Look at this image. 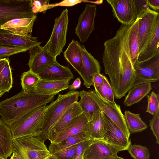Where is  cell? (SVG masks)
I'll return each mask as SVG.
<instances>
[{
	"label": "cell",
	"instance_id": "cell-1",
	"mask_svg": "<svg viewBox=\"0 0 159 159\" xmlns=\"http://www.w3.org/2000/svg\"><path fill=\"white\" fill-rule=\"evenodd\" d=\"M134 21L128 25H121L115 36L104 43V71L116 99L123 97L133 87L145 83L136 74L130 53V34Z\"/></svg>",
	"mask_w": 159,
	"mask_h": 159
},
{
	"label": "cell",
	"instance_id": "cell-2",
	"mask_svg": "<svg viewBox=\"0 0 159 159\" xmlns=\"http://www.w3.org/2000/svg\"><path fill=\"white\" fill-rule=\"evenodd\" d=\"M55 95L43 94L34 88L22 90L16 95L0 102L1 118L9 125L36 108L51 102Z\"/></svg>",
	"mask_w": 159,
	"mask_h": 159
},
{
	"label": "cell",
	"instance_id": "cell-3",
	"mask_svg": "<svg viewBox=\"0 0 159 159\" xmlns=\"http://www.w3.org/2000/svg\"><path fill=\"white\" fill-rule=\"evenodd\" d=\"M79 97V92L70 90L65 94H59L55 101L47 106L39 125L41 133L38 137L44 141L48 139L52 127L67 109L78 101Z\"/></svg>",
	"mask_w": 159,
	"mask_h": 159
},
{
	"label": "cell",
	"instance_id": "cell-4",
	"mask_svg": "<svg viewBox=\"0 0 159 159\" xmlns=\"http://www.w3.org/2000/svg\"><path fill=\"white\" fill-rule=\"evenodd\" d=\"M12 152L19 159H46L51 155L44 141L28 136L12 139Z\"/></svg>",
	"mask_w": 159,
	"mask_h": 159
},
{
	"label": "cell",
	"instance_id": "cell-5",
	"mask_svg": "<svg viewBox=\"0 0 159 159\" xmlns=\"http://www.w3.org/2000/svg\"><path fill=\"white\" fill-rule=\"evenodd\" d=\"M46 107L44 105L36 108L8 125L12 139L28 136L39 137L41 134L39 125Z\"/></svg>",
	"mask_w": 159,
	"mask_h": 159
},
{
	"label": "cell",
	"instance_id": "cell-6",
	"mask_svg": "<svg viewBox=\"0 0 159 159\" xmlns=\"http://www.w3.org/2000/svg\"><path fill=\"white\" fill-rule=\"evenodd\" d=\"M68 22V10L66 9L55 19L50 38L43 47L55 58L62 52L63 47L66 43Z\"/></svg>",
	"mask_w": 159,
	"mask_h": 159
},
{
	"label": "cell",
	"instance_id": "cell-7",
	"mask_svg": "<svg viewBox=\"0 0 159 159\" xmlns=\"http://www.w3.org/2000/svg\"><path fill=\"white\" fill-rule=\"evenodd\" d=\"M31 0H1L0 2L1 26L14 19L32 18L36 15L32 11Z\"/></svg>",
	"mask_w": 159,
	"mask_h": 159
},
{
	"label": "cell",
	"instance_id": "cell-8",
	"mask_svg": "<svg viewBox=\"0 0 159 159\" xmlns=\"http://www.w3.org/2000/svg\"><path fill=\"white\" fill-rule=\"evenodd\" d=\"M90 96L96 102L101 111L116 124L128 139L130 133L127 127L124 116L119 105L113 103L98 96L95 91H89Z\"/></svg>",
	"mask_w": 159,
	"mask_h": 159
},
{
	"label": "cell",
	"instance_id": "cell-9",
	"mask_svg": "<svg viewBox=\"0 0 159 159\" xmlns=\"http://www.w3.org/2000/svg\"><path fill=\"white\" fill-rule=\"evenodd\" d=\"M138 18L139 53L159 23V12L154 11L149 8Z\"/></svg>",
	"mask_w": 159,
	"mask_h": 159
},
{
	"label": "cell",
	"instance_id": "cell-10",
	"mask_svg": "<svg viewBox=\"0 0 159 159\" xmlns=\"http://www.w3.org/2000/svg\"><path fill=\"white\" fill-rule=\"evenodd\" d=\"M102 116L106 125V130L103 139L101 141L116 148L120 151L128 150L131 145V139H128L120 129L103 113Z\"/></svg>",
	"mask_w": 159,
	"mask_h": 159
},
{
	"label": "cell",
	"instance_id": "cell-11",
	"mask_svg": "<svg viewBox=\"0 0 159 159\" xmlns=\"http://www.w3.org/2000/svg\"><path fill=\"white\" fill-rule=\"evenodd\" d=\"M97 6L87 4L78 19L75 29V34L82 43L87 41L95 29V19L97 13Z\"/></svg>",
	"mask_w": 159,
	"mask_h": 159
},
{
	"label": "cell",
	"instance_id": "cell-12",
	"mask_svg": "<svg viewBox=\"0 0 159 159\" xmlns=\"http://www.w3.org/2000/svg\"><path fill=\"white\" fill-rule=\"evenodd\" d=\"M133 67L137 76L145 83L157 82L159 78V54L147 60L136 61Z\"/></svg>",
	"mask_w": 159,
	"mask_h": 159
},
{
	"label": "cell",
	"instance_id": "cell-13",
	"mask_svg": "<svg viewBox=\"0 0 159 159\" xmlns=\"http://www.w3.org/2000/svg\"><path fill=\"white\" fill-rule=\"evenodd\" d=\"M106 1L111 7L113 16L122 25H129L137 19L133 0Z\"/></svg>",
	"mask_w": 159,
	"mask_h": 159
},
{
	"label": "cell",
	"instance_id": "cell-14",
	"mask_svg": "<svg viewBox=\"0 0 159 159\" xmlns=\"http://www.w3.org/2000/svg\"><path fill=\"white\" fill-rule=\"evenodd\" d=\"M29 53L28 63L29 70L37 74L43 71L48 65L57 62L56 58L40 45L30 49Z\"/></svg>",
	"mask_w": 159,
	"mask_h": 159
},
{
	"label": "cell",
	"instance_id": "cell-15",
	"mask_svg": "<svg viewBox=\"0 0 159 159\" xmlns=\"http://www.w3.org/2000/svg\"><path fill=\"white\" fill-rule=\"evenodd\" d=\"M82 66L79 74L84 81V85L89 88L93 85L94 75L100 73L101 67L99 62L81 45Z\"/></svg>",
	"mask_w": 159,
	"mask_h": 159
},
{
	"label": "cell",
	"instance_id": "cell-16",
	"mask_svg": "<svg viewBox=\"0 0 159 159\" xmlns=\"http://www.w3.org/2000/svg\"><path fill=\"white\" fill-rule=\"evenodd\" d=\"M120 150L104 142L93 140L85 151L83 159H115Z\"/></svg>",
	"mask_w": 159,
	"mask_h": 159
},
{
	"label": "cell",
	"instance_id": "cell-17",
	"mask_svg": "<svg viewBox=\"0 0 159 159\" xmlns=\"http://www.w3.org/2000/svg\"><path fill=\"white\" fill-rule=\"evenodd\" d=\"M41 43L37 37L20 36L0 29V45L24 48L30 50Z\"/></svg>",
	"mask_w": 159,
	"mask_h": 159
},
{
	"label": "cell",
	"instance_id": "cell-18",
	"mask_svg": "<svg viewBox=\"0 0 159 159\" xmlns=\"http://www.w3.org/2000/svg\"><path fill=\"white\" fill-rule=\"evenodd\" d=\"M83 112L79 102L78 101L74 103L67 109L52 127L48 139L52 143L73 119Z\"/></svg>",
	"mask_w": 159,
	"mask_h": 159
},
{
	"label": "cell",
	"instance_id": "cell-19",
	"mask_svg": "<svg viewBox=\"0 0 159 159\" xmlns=\"http://www.w3.org/2000/svg\"><path fill=\"white\" fill-rule=\"evenodd\" d=\"M91 114L83 112L73 119L64 129L51 143H58L66 138L83 131L90 120Z\"/></svg>",
	"mask_w": 159,
	"mask_h": 159
},
{
	"label": "cell",
	"instance_id": "cell-20",
	"mask_svg": "<svg viewBox=\"0 0 159 159\" xmlns=\"http://www.w3.org/2000/svg\"><path fill=\"white\" fill-rule=\"evenodd\" d=\"M36 18L37 16L32 18L14 19L2 25L0 29L20 36H32L33 25Z\"/></svg>",
	"mask_w": 159,
	"mask_h": 159
},
{
	"label": "cell",
	"instance_id": "cell-21",
	"mask_svg": "<svg viewBox=\"0 0 159 159\" xmlns=\"http://www.w3.org/2000/svg\"><path fill=\"white\" fill-rule=\"evenodd\" d=\"M38 75L41 79L49 80L70 81L74 78L70 69L57 62L48 65Z\"/></svg>",
	"mask_w": 159,
	"mask_h": 159
},
{
	"label": "cell",
	"instance_id": "cell-22",
	"mask_svg": "<svg viewBox=\"0 0 159 159\" xmlns=\"http://www.w3.org/2000/svg\"><path fill=\"white\" fill-rule=\"evenodd\" d=\"M89 139L102 140L106 130V125L100 110L91 114L90 120L87 125Z\"/></svg>",
	"mask_w": 159,
	"mask_h": 159
},
{
	"label": "cell",
	"instance_id": "cell-23",
	"mask_svg": "<svg viewBox=\"0 0 159 159\" xmlns=\"http://www.w3.org/2000/svg\"><path fill=\"white\" fill-rule=\"evenodd\" d=\"M70 80H54L40 79L34 88L39 93L46 95H56L69 87Z\"/></svg>",
	"mask_w": 159,
	"mask_h": 159
},
{
	"label": "cell",
	"instance_id": "cell-24",
	"mask_svg": "<svg viewBox=\"0 0 159 159\" xmlns=\"http://www.w3.org/2000/svg\"><path fill=\"white\" fill-rule=\"evenodd\" d=\"M12 153V138L10 129L0 118V157L7 159Z\"/></svg>",
	"mask_w": 159,
	"mask_h": 159
},
{
	"label": "cell",
	"instance_id": "cell-25",
	"mask_svg": "<svg viewBox=\"0 0 159 159\" xmlns=\"http://www.w3.org/2000/svg\"><path fill=\"white\" fill-rule=\"evenodd\" d=\"M159 54V23L142 50L139 53L137 61L148 59Z\"/></svg>",
	"mask_w": 159,
	"mask_h": 159
},
{
	"label": "cell",
	"instance_id": "cell-26",
	"mask_svg": "<svg viewBox=\"0 0 159 159\" xmlns=\"http://www.w3.org/2000/svg\"><path fill=\"white\" fill-rule=\"evenodd\" d=\"M64 56L67 61L79 73L82 66L81 45L77 41L72 39L64 52Z\"/></svg>",
	"mask_w": 159,
	"mask_h": 159
},
{
	"label": "cell",
	"instance_id": "cell-27",
	"mask_svg": "<svg viewBox=\"0 0 159 159\" xmlns=\"http://www.w3.org/2000/svg\"><path fill=\"white\" fill-rule=\"evenodd\" d=\"M152 89L151 83L141 84L133 87L126 96L124 105L130 106L139 102L149 93Z\"/></svg>",
	"mask_w": 159,
	"mask_h": 159
},
{
	"label": "cell",
	"instance_id": "cell-28",
	"mask_svg": "<svg viewBox=\"0 0 159 159\" xmlns=\"http://www.w3.org/2000/svg\"><path fill=\"white\" fill-rule=\"evenodd\" d=\"M13 79L9 59H0V91L8 92L12 87Z\"/></svg>",
	"mask_w": 159,
	"mask_h": 159
},
{
	"label": "cell",
	"instance_id": "cell-29",
	"mask_svg": "<svg viewBox=\"0 0 159 159\" xmlns=\"http://www.w3.org/2000/svg\"><path fill=\"white\" fill-rule=\"evenodd\" d=\"M90 139L85 130L76 134L69 136L58 143H51L48 148L51 154L70 146Z\"/></svg>",
	"mask_w": 159,
	"mask_h": 159
},
{
	"label": "cell",
	"instance_id": "cell-30",
	"mask_svg": "<svg viewBox=\"0 0 159 159\" xmlns=\"http://www.w3.org/2000/svg\"><path fill=\"white\" fill-rule=\"evenodd\" d=\"M124 116L130 134L142 132L148 128V125L142 120L139 113H133L126 110L125 112Z\"/></svg>",
	"mask_w": 159,
	"mask_h": 159
},
{
	"label": "cell",
	"instance_id": "cell-31",
	"mask_svg": "<svg viewBox=\"0 0 159 159\" xmlns=\"http://www.w3.org/2000/svg\"><path fill=\"white\" fill-rule=\"evenodd\" d=\"M79 96L80 100L79 102L83 112L91 114L100 110L96 102L90 95L89 91H80Z\"/></svg>",
	"mask_w": 159,
	"mask_h": 159
},
{
	"label": "cell",
	"instance_id": "cell-32",
	"mask_svg": "<svg viewBox=\"0 0 159 159\" xmlns=\"http://www.w3.org/2000/svg\"><path fill=\"white\" fill-rule=\"evenodd\" d=\"M138 19L137 18L134 21L131 29L129 45L130 55L133 65L137 60L139 54L138 41Z\"/></svg>",
	"mask_w": 159,
	"mask_h": 159
},
{
	"label": "cell",
	"instance_id": "cell-33",
	"mask_svg": "<svg viewBox=\"0 0 159 159\" xmlns=\"http://www.w3.org/2000/svg\"><path fill=\"white\" fill-rule=\"evenodd\" d=\"M94 87L95 92L98 96L111 103H116L114 92L108 79L105 76L102 85L100 87Z\"/></svg>",
	"mask_w": 159,
	"mask_h": 159
},
{
	"label": "cell",
	"instance_id": "cell-34",
	"mask_svg": "<svg viewBox=\"0 0 159 159\" xmlns=\"http://www.w3.org/2000/svg\"><path fill=\"white\" fill-rule=\"evenodd\" d=\"M40 79L38 74L29 70L23 73L20 78L22 90L27 92L34 88Z\"/></svg>",
	"mask_w": 159,
	"mask_h": 159
},
{
	"label": "cell",
	"instance_id": "cell-35",
	"mask_svg": "<svg viewBox=\"0 0 159 159\" xmlns=\"http://www.w3.org/2000/svg\"><path fill=\"white\" fill-rule=\"evenodd\" d=\"M128 151L134 159H149L150 157L149 151L145 146L139 145H131Z\"/></svg>",
	"mask_w": 159,
	"mask_h": 159
},
{
	"label": "cell",
	"instance_id": "cell-36",
	"mask_svg": "<svg viewBox=\"0 0 159 159\" xmlns=\"http://www.w3.org/2000/svg\"><path fill=\"white\" fill-rule=\"evenodd\" d=\"M78 143L59 151L53 154L58 159H75Z\"/></svg>",
	"mask_w": 159,
	"mask_h": 159
},
{
	"label": "cell",
	"instance_id": "cell-37",
	"mask_svg": "<svg viewBox=\"0 0 159 159\" xmlns=\"http://www.w3.org/2000/svg\"><path fill=\"white\" fill-rule=\"evenodd\" d=\"M147 96L148 103L146 112L153 116L159 110V95L152 91Z\"/></svg>",
	"mask_w": 159,
	"mask_h": 159
},
{
	"label": "cell",
	"instance_id": "cell-38",
	"mask_svg": "<svg viewBox=\"0 0 159 159\" xmlns=\"http://www.w3.org/2000/svg\"><path fill=\"white\" fill-rule=\"evenodd\" d=\"M28 50L29 49L24 48L0 45V59Z\"/></svg>",
	"mask_w": 159,
	"mask_h": 159
},
{
	"label": "cell",
	"instance_id": "cell-39",
	"mask_svg": "<svg viewBox=\"0 0 159 159\" xmlns=\"http://www.w3.org/2000/svg\"><path fill=\"white\" fill-rule=\"evenodd\" d=\"M49 0H31V6L33 12L35 14L39 12L45 13L47 9L51 8Z\"/></svg>",
	"mask_w": 159,
	"mask_h": 159
},
{
	"label": "cell",
	"instance_id": "cell-40",
	"mask_svg": "<svg viewBox=\"0 0 159 159\" xmlns=\"http://www.w3.org/2000/svg\"><path fill=\"white\" fill-rule=\"evenodd\" d=\"M149 125L156 139V143L159 144V110L149 121Z\"/></svg>",
	"mask_w": 159,
	"mask_h": 159
},
{
	"label": "cell",
	"instance_id": "cell-41",
	"mask_svg": "<svg viewBox=\"0 0 159 159\" xmlns=\"http://www.w3.org/2000/svg\"><path fill=\"white\" fill-rule=\"evenodd\" d=\"M137 18H139L149 8L148 0H133Z\"/></svg>",
	"mask_w": 159,
	"mask_h": 159
},
{
	"label": "cell",
	"instance_id": "cell-42",
	"mask_svg": "<svg viewBox=\"0 0 159 159\" xmlns=\"http://www.w3.org/2000/svg\"><path fill=\"white\" fill-rule=\"evenodd\" d=\"M82 1L78 0H65L59 3L51 4L52 8L57 6H71L80 3Z\"/></svg>",
	"mask_w": 159,
	"mask_h": 159
},
{
	"label": "cell",
	"instance_id": "cell-43",
	"mask_svg": "<svg viewBox=\"0 0 159 159\" xmlns=\"http://www.w3.org/2000/svg\"><path fill=\"white\" fill-rule=\"evenodd\" d=\"M104 76L100 73H96L93 79V85L94 87H99L102 85L104 82Z\"/></svg>",
	"mask_w": 159,
	"mask_h": 159
},
{
	"label": "cell",
	"instance_id": "cell-44",
	"mask_svg": "<svg viewBox=\"0 0 159 159\" xmlns=\"http://www.w3.org/2000/svg\"><path fill=\"white\" fill-rule=\"evenodd\" d=\"M149 7L151 10L159 12V0H148Z\"/></svg>",
	"mask_w": 159,
	"mask_h": 159
},
{
	"label": "cell",
	"instance_id": "cell-45",
	"mask_svg": "<svg viewBox=\"0 0 159 159\" xmlns=\"http://www.w3.org/2000/svg\"><path fill=\"white\" fill-rule=\"evenodd\" d=\"M81 82L80 78H77L72 84L69 86V89L70 90H75L79 89L81 86Z\"/></svg>",
	"mask_w": 159,
	"mask_h": 159
},
{
	"label": "cell",
	"instance_id": "cell-46",
	"mask_svg": "<svg viewBox=\"0 0 159 159\" xmlns=\"http://www.w3.org/2000/svg\"><path fill=\"white\" fill-rule=\"evenodd\" d=\"M46 159H58L54 154H51Z\"/></svg>",
	"mask_w": 159,
	"mask_h": 159
},
{
	"label": "cell",
	"instance_id": "cell-47",
	"mask_svg": "<svg viewBox=\"0 0 159 159\" xmlns=\"http://www.w3.org/2000/svg\"><path fill=\"white\" fill-rule=\"evenodd\" d=\"M9 159H19L14 153H13L12 156Z\"/></svg>",
	"mask_w": 159,
	"mask_h": 159
},
{
	"label": "cell",
	"instance_id": "cell-48",
	"mask_svg": "<svg viewBox=\"0 0 159 159\" xmlns=\"http://www.w3.org/2000/svg\"><path fill=\"white\" fill-rule=\"evenodd\" d=\"M115 159H125L122 157H118V156L116 157Z\"/></svg>",
	"mask_w": 159,
	"mask_h": 159
},
{
	"label": "cell",
	"instance_id": "cell-49",
	"mask_svg": "<svg viewBox=\"0 0 159 159\" xmlns=\"http://www.w3.org/2000/svg\"><path fill=\"white\" fill-rule=\"evenodd\" d=\"M4 93L0 91V98L4 94Z\"/></svg>",
	"mask_w": 159,
	"mask_h": 159
},
{
	"label": "cell",
	"instance_id": "cell-50",
	"mask_svg": "<svg viewBox=\"0 0 159 159\" xmlns=\"http://www.w3.org/2000/svg\"><path fill=\"white\" fill-rule=\"evenodd\" d=\"M0 159H3V158L0 157Z\"/></svg>",
	"mask_w": 159,
	"mask_h": 159
},
{
	"label": "cell",
	"instance_id": "cell-51",
	"mask_svg": "<svg viewBox=\"0 0 159 159\" xmlns=\"http://www.w3.org/2000/svg\"><path fill=\"white\" fill-rule=\"evenodd\" d=\"M1 0H0V2L1 1Z\"/></svg>",
	"mask_w": 159,
	"mask_h": 159
},
{
	"label": "cell",
	"instance_id": "cell-52",
	"mask_svg": "<svg viewBox=\"0 0 159 159\" xmlns=\"http://www.w3.org/2000/svg\"></svg>",
	"mask_w": 159,
	"mask_h": 159
}]
</instances>
